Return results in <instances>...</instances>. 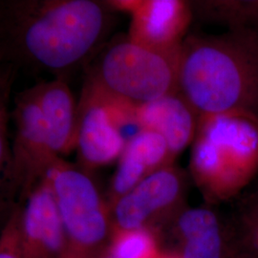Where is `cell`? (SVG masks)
Returning a JSON list of instances; mask_svg holds the SVG:
<instances>
[{
  "mask_svg": "<svg viewBox=\"0 0 258 258\" xmlns=\"http://www.w3.org/2000/svg\"><path fill=\"white\" fill-rule=\"evenodd\" d=\"M178 91L200 116H258V34L188 35L181 46Z\"/></svg>",
  "mask_w": 258,
  "mask_h": 258,
  "instance_id": "cell-1",
  "label": "cell"
},
{
  "mask_svg": "<svg viewBox=\"0 0 258 258\" xmlns=\"http://www.w3.org/2000/svg\"><path fill=\"white\" fill-rule=\"evenodd\" d=\"M8 40L33 64L59 72L79 63L102 37L105 13L91 0L14 4Z\"/></svg>",
  "mask_w": 258,
  "mask_h": 258,
  "instance_id": "cell-2",
  "label": "cell"
},
{
  "mask_svg": "<svg viewBox=\"0 0 258 258\" xmlns=\"http://www.w3.org/2000/svg\"><path fill=\"white\" fill-rule=\"evenodd\" d=\"M189 176L208 205L231 201L258 176V116L231 112L200 116Z\"/></svg>",
  "mask_w": 258,
  "mask_h": 258,
  "instance_id": "cell-3",
  "label": "cell"
},
{
  "mask_svg": "<svg viewBox=\"0 0 258 258\" xmlns=\"http://www.w3.org/2000/svg\"><path fill=\"white\" fill-rule=\"evenodd\" d=\"M180 50L163 52L129 37L105 48L88 87L130 109L178 92Z\"/></svg>",
  "mask_w": 258,
  "mask_h": 258,
  "instance_id": "cell-4",
  "label": "cell"
},
{
  "mask_svg": "<svg viewBox=\"0 0 258 258\" xmlns=\"http://www.w3.org/2000/svg\"><path fill=\"white\" fill-rule=\"evenodd\" d=\"M64 230L67 257L92 258L108 248L110 209L85 172L58 159L45 174Z\"/></svg>",
  "mask_w": 258,
  "mask_h": 258,
  "instance_id": "cell-5",
  "label": "cell"
},
{
  "mask_svg": "<svg viewBox=\"0 0 258 258\" xmlns=\"http://www.w3.org/2000/svg\"><path fill=\"white\" fill-rule=\"evenodd\" d=\"M189 173L174 165L151 173L110 209L112 231L161 232L186 205Z\"/></svg>",
  "mask_w": 258,
  "mask_h": 258,
  "instance_id": "cell-6",
  "label": "cell"
},
{
  "mask_svg": "<svg viewBox=\"0 0 258 258\" xmlns=\"http://www.w3.org/2000/svg\"><path fill=\"white\" fill-rule=\"evenodd\" d=\"M129 123L137 125L133 109L87 87L78 110L76 145L83 167L93 169L119 160L127 143L121 128Z\"/></svg>",
  "mask_w": 258,
  "mask_h": 258,
  "instance_id": "cell-7",
  "label": "cell"
},
{
  "mask_svg": "<svg viewBox=\"0 0 258 258\" xmlns=\"http://www.w3.org/2000/svg\"><path fill=\"white\" fill-rule=\"evenodd\" d=\"M163 231L175 243L180 258H230L240 249L231 219L226 220L211 205L186 206Z\"/></svg>",
  "mask_w": 258,
  "mask_h": 258,
  "instance_id": "cell-8",
  "label": "cell"
},
{
  "mask_svg": "<svg viewBox=\"0 0 258 258\" xmlns=\"http://www.w3.org/2000/svg\"><path fill=\"white\" fill-rule=\"evenodd\" d=\"M131 14L129 38L163 52L180 50L194 18L190 1L148 0L118 2Z\"/></svg>",
  "mask_w": 258,
  "mask_h": 258,
  "instance_id": "cell-9",
  "label": "cell"
},
{
  "mask_svg": "<svg viewBox=\"0 0 258 258\" xmlns=\"http://www.w3.org/2000/svg\"><path fill=\"white\" fill-rule=\"evenodd\" d=\"M18 213L21 257H67L62 222L45 176L29 191L23 211Z\"/></svg>",
  "mask_w": 258,
  "mask_h": 258,
  "instance_id": "cell-10",
  "label": "cell"
},
{
  "mask_svg": "<svg viewBox=\"0 0 258 258\" xmlns=\"http://www.w3.org/2000/svg\"><path fill=\"white\" fill-rule=\"evenodd\" d=\"M15 120L17 132L10 168L29 194L59 158L50 148L46 123L32 90L20 97Z\"/></svg>",
  "mask_w": 258,
  "mask_h": 258,
  "instance_id": "cell-11",
  "label": "cell"
},
{
  "mask_svg": "<svg viewBox=\"0 0 258 258\" xmlns=\"http://www.w3.org/2000/svg\"><path fill=\"white\" fill-rule=\"evenodd\" d=\"M165 138L155 131L141 129L126 143L111 181L109 209L151 173L175 164Z\"/></svg>",
  "mask_w": 258,
  "mask_h": 258,
  "instance_id": "cell-12",
  "label": "cell"
},
{
  "mask_svg": "<svg viewBox=\"0 0 258 258\" xmlns=\"http://www.w3.org/2000/svg\"><path fill=\"white\" fill-rule=\"evenodd\" d=\"M134 117L139 128L165 138L175 159L192 145L199 122V115L179 91L135 109Z\"/></svg>",
  "mask_w": 258,
  "mask_h": 258,
  "instance_id": "cell-13",
  "label": "cell"
},
{
  "mask_svg": "<svg viewBox=\"0 0 258 258\" xmlns=\"http://www.w3.org/2000/svg\"><path fill=\"white\" fill-rule=\"evenodd\" d=\"M46 123L49 144L56 156L76 148L78 110L62 80L43 83L32 90Z\"/></svg>",
  "mask_w": 258,
  "mask_h": 258,
  "instance_id": "cell-14",
  "label": "cell"
},
{
  "mask_svg": "<svg viewBox=\"0 0 258 258\" xmlns=\"http://www.w3.org/2000/svg\"><path fill=\"white\" fill-rule=\"evenodd\" d=\"M194 17L219 24L227 31L258 34V0L192 1Z\"/></svg>",
  "mask_w": 258,
  "mask_h": 258,
  "instance_id": "cell-15",
  "label": "cell"
},
{
  "mask_svg": "<svg viewBox=\"0 0 258 258\" xmlns=\"http://www.w3.org/2000/svg\"><path fill=\"white\" fill-rule=\"evenodd\" d=\"M159 233L148 229L112 231L108 249L116 258H158L163 251Z\"/></svg>",
  "mask_w": 258,
  "mask_h": 258,
  "instance_id": "cell-16",
  "label": "cell"
},
{
  "mask_svg": "<svg viewBox=\"0 0 258 258\" xmlns=\"http://www.w3.org/2000/svg\"><path fill=\"white\" fill-rule=\"evenodd\" d=\"M231 221L240 249L258 258V188L241 198Z\"/></svg>",
  "mask_w": 258,
  "mask_h": 258,
  "instance_id": "cell-17",
  "label": "cell"
},
{
  "mask_svg": "<svg viewBox=\"0 0 258 258\" xmlns=\"http://www.w3.org/2000/svg\"><path fill=\"white\" fill-rule=\"evenodd\" d=\"M19 213L13 214L3 229L0 240V258H22L19 248Z\"/></svg>",
  "mask_w": 258,
  "mask_h": 258,
  "instance_id": "cell-18",
  "label": "cell"
},
{
  "mask_svg": "<svg viewBox=\"0 0 258 258\" xmlns=\"http://www.w3.org/2000/svg\"><path fill=\"white\" fill-rule=\"evenodd\" d=\"M92 258H116L113 254H112V252H111L109 249L107 248V249H104V250H102V252H100V253H98L97 255H95L94 257Z\"/></svg>",
  "mask_w": 258,
  "mask_h": 258,
  "instance_id": "cell-19",
  "label": "cell"
},
{
  "mask_svg": "<svg viewBox=\"0 0 258 258\" xmlns=\"http://www.w3.org/2000/svg\"><path fill=\"white\" fill-rule=\"evenodd\" d=\"M158 258H180L179 255H177L175 252L170 251V250H163L160 256Z\"/></svg>",
  "mask_w": 258,
  "mask_h": 258,
  "instance_id": "cell-20",
  "label": "cell"
},
{
  "mask_svg": "<svg viewBox=\"0 0 258 258\" xmlns=\"http://www.w3.org/2000/svg\"><path fill=\"white\" fill-rule=\"evenodd\" d=\"M230 258H253L251 257L247 252H245L244 250L240 249L238 251H236L231 257Z\"/></svg>",
  "mask_w": 258,
  "mask_h": 258,
  "instance_id": "cell-21",
  "label": "cell"
}]
</instances>
